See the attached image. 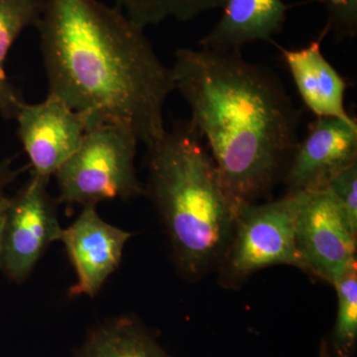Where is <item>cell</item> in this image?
<instances>
[{
	"label": "cell",
	"instance_id": "8",
	"mask_svg": "<svg viewBox=\"0 0 357 357\" xmlns=\"http://www.w3.org/2000/svg\"><path fill=\"white\" fill-rule=\"evenodd\" d=\"M15 119L33 174L49 178L79 149L89 129L83 114L51 93L36 105L23 103Z\"/></svg>",
	"mask_w": 357,
	"mask_h": 357
},
{
	"label": "cell",
	"instance_id": "11",
	"mask_svg": "<svg viewBox=\"0 0 357 357\" xmlns=\"http://www.w3.org/2000/svg\"><path fill=\"white\" fill-rule=\"evenodd\" d=\"M328 32L326 26L318 40L304 48H281L282 56L303 102L312 114L318 119L332 117L351 122L356 119L347 114L344 107L347 83L321 52V42Z\"/></svg>",
	"mask_w": 357,
	"mask_h": 357
},
{
	"label": "cell",
	"instance_id": "10",
	"mask_svg": "<svg viewBox=\"0 0 357 357\" xmlns=\"http://www.w3.org/2000/svg\"><path fill=\"white\" fill-rule=\"evenodd\" d=\"M356 163V121L319 117L298 143L289 164L288 194L325 189L333 176Z\"/></svg>",
	"mask_w": 357,
	"mask_h": 357
},
{
	"label": "cell",
	"instance_id": "17",
	"mask_svg": "<svg viewBox=\"0 0 357 357\" xmlns=\"http://www.w3.org/2000/svg\"><path fill=\"white\" fill-rule=\"evenodd\" d=\"M328 13L326 27L335 39L354 38L357 34V0H318Z\"/></svg>",
	"mask_w": 357,
	"mask_h": 357
},
{
	"label": "cell",
	"instance_id": "9",
	"mask_svg": "<svg viewBox=\"0 0 357 357\" xmlns=\"http://www.w3.org/2000/svg\"><path fill=\"white\" fill-rule=\"evenodd\" d=\"M132 234L102 220L96 204L84 206L79 217L63 230L70 262L76 270L77 283L70 297H93L121 264L124 246Z\"/></svg>",
	"mask_w": 357,
	"mask_h": 357
},
{
	"label": "cell",
	"instance_id": "7",
	"mask_svg": "<svg viewBox=\"0 0 357 357\" xmlns=\"http://www.w3.org/2000/svg\"><path fill=\"white\" fill-rule=\"evenodd\" d=\"M49 180L32 174L29 182L9 201L0 270L16 283L24 282L48 246L62 238L64 229L47 191Z\"/></svg>",
	"mask_w": 357,
	"mask_h": 357
},
{
	"label": "cell",
	"instance_id": "20",
	"mask_svg": "<svg viewBox=\"0 0 357 357\" xmlns=\"http://www.w3.org/2000/svg\"><path fill=\"white\" fill-rule=\"evenodd\" d=\"M10 198L3 195L0 196V253L2 249V237H3L4 222H6L7 208Z\"/></svg>",
	"mask_w": 357,
	"mask_h": 357
},
{
	"label": "cell",
	"instance_id": "19",
	"mask_svg": "<svg viewBox=\"0 0 357 357\" xmlns=\"http://www.w3.org/2000/svg\"><path fill=\"white\" fill-rule=\"evenodd\" d=\"M21 170L14 168L9 159L0 160V196L6 195V189L20 176Z\"/></svg>",
	"mask_w": 357,
	"mask_h": 357
},
{
	"label": "cell",
	"instance_id": "5",
	"mask_svg": "<svg viewBox=\"0 0 357 357\" xmlns=\"http://www.w3.org/2000/svg\"><path fill=\"white\" fill-rule=\"evenodd\" d=\"M300 201L301 192H295L271 203L249 204L238 211L236 237L227 263L232 276H248L277 264L304 270L296 243Z\"/></svg>",
	"mask_w": 357,
	"mask_h": 357
},
{
	"label": "cell",
	"instance_id": "18",
	"mask_svg": "<svg viewBox=\"0 0 357 357\" xmlns=\"http://www.w3.org/2000/svg\"><path fill=\"white\" fill-rule=\"evenodd\" d=\"M325 189L337 199L352 227L357 230V163L333 176Z\"/></svg>",
	"mask_w": 357,
	"mask_h": 357
},
{
	"label": "cell",
	"instance_id": "2",
	"mask_svg": "<svg viewBox=\"0 0 357 357\" xmlns=\"http://www.w3.org/2000/svg\"><path fill=\"white\" fill-rule=\"evenodd\" d=\"M171 68L237 215L286 174L299 114L273 70L241 51L178 49Z\"/></svg>",
	"mask_w": 357,
	"mask_h": 357
},
{
	"label": "cell",
	"instance_id": "1",
	"mask_svg": "<svg viewBox=\"0 0 357 357\" xmlns=\"http://www.w3.org/2000/svg\"><path fill=\"white\" fill-rule=\"evenodd\" d=\"M36 28L48 93L83 114L89 129L116 122L147 147L163 137L175 84L145 28L100 0H45Z\"/></svg>",
	"mask_w": 357,
	"mask_h": 357
},
{
	"label": "cell",
	"instance_id": "14",
	"mask_svg": "<svg viewBox=\"0 0 357 357\" xmlns=\"http://www.w3.org/2000/svg\"><path fill=\"white\" fill-rule=\"evenodd\" d=\"M45 0H0V114L15 119L24 103L20 91L8 79L6 70L11 47L27 28L36 27Z\"/></svg>",
	"mask_w": 357,
	"mask_h": 357
},
{
	"label": "cell",
	"instance_id": "13",
	"mask_svg": "<svg viewBox=\"0 0 357 357\" xmlns=\"http://www.w3.org/2000/svg\"><path fill=\"white\" fill-rule=\"evenodd\" d=\"M73 357H173L138 319H107L89 332Z\"/></svg>",
	"mask_w": 357,
	"mask_h": 357
},
{
	"label": "cell",
	"instance_id": "6",
	"mask_svg": "<svg viewBox=\"0 0 357 357\" xmlns=\"http://www.w3.org/2000/svg\"><path fill=\"white\" fill-rule=\"evenodd\" d=\"M356 234L342 204L328 189L301 192L296 243L304 270L335 286L356 265Z\"/></svg>",
	"mask_w": 357,
	"mask_h": 357
},
{
	"label": "cell",
	"instance_id": "16",
	"mask_svg": "<svg viewBox=\"0 0 357 357\" xmlns=\"http://www.w3.org/2000/svg\"><path fill=\"white\" fill-rule=\"evenodd\" d=\"M136 24L146 28L167 20L190 21L206 11L222 7L225 0H114Z\"/></svg>",
	"mask_w": 357,
	"mask_h": 357
},
{
	"label": "cell",
	"instance_id": "4",
	"mask_svg": "<svg viewBox=\"0 0 357 357\" xmlns=\"http://www.w3.org/2000/svg\"><path fill=\"white\" fill-rule=\"evenodd\" d=\"M138 142L131 129L116 122L88 129L79 149L55 174L60 202L96 206L142 195L134 165Z\"/></svg>",
	"mask_w": 357,
	"mask_h": 357
},
{
	"label": "cell",
	"instance_id": "3",
	"mask_svg": "<svg viewBox=\"0 0 357 357\" xmlns=\"http://www.w3.org/2000/svg\"><path fill=\"white\" fill-rule=\"evenodd\" d=\"M148 150L150 192L178 265L199 273L220 255L236 220L217 166L190 121L166 129Z\"/></svg>",
	"mask_w": 357,
	"mask_h": 357
},
{
	"label": "cell",
	"instance_id": "15",
	"mask_svg": "<svg viewBox=\"0 0 357 357\" xmlns=\"http://www.w3.org/2000/svg\"><path fill=\"white\" fill-rule=\"evenodd\" d=\"M356 265L335 284L338 307L337 323L323 357H356L357 344V271Z\"/></svg>",
	"mask_w": 357,
	"mask_h": 357
},
{
	"label": "cell",
	"instance_id": "12",
	"mask_svg": "<svg viewBox=\"0 0 357 357\" xmlns=\"http://www.w3.org/2000/svg\"><path fill=\"white\" fill-rule=\"evenodd\" d=\"M213 30L199 41L201 48L241 51L244 45L267 41L281 32L289 6L283 0H225Z\"/></svg>",
	"mask_w": 357,
	"mask_h": 357
}]
</instances>
